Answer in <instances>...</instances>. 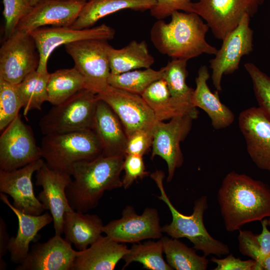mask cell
<instances>
[{
    "mask_svg": "<svg viewBox=\"0 0 270 270\" xmlns=\"http://www.w3.org/2000/svg\"><path fill=\"white\" fill-rule=\"evenodd\" d=\"M218 200L228 232L270 217V188L245 174L228 172L219 188Z\"/></svg>",
    "mask_w": 270,
    "mask_h": 270,
    "instance_id": "obj_1",
    "label": "cell"
},
{
    "mask_svg": "<svg viewBox=\"0 0 270 270\" xmlns=\"http://www.w3.org/2000/svg\"><path fill=\"white\" fill-rule=\"evenodd\" d=\"M124 158L101 155L75 163L70 172L73 180L66 189L71 208L86 213L98 206L106 191L122 187L120 176Z\"/></svg>",
    "mask_w": 270,
    "mask_h": 270,
    "instance_id": "obj_2",
    "label": "cell"
},
{
    "mask_svg": "<svg viewBox=\"0 0 270 270\" xmlns=\"http://www.w3.org/2000/svg\"><path fill=\"white\" fill-rule=\"evenodd\" d=\"M170 16L169 22L158 20L150 29V40L160 52L186 60L203 54H216L217 48L206 40L210 28L200 16L176 11Z\"/></svg>",
    "mask_w": 270,
    "mask_h": 270,
    "instance_id": "obj_3",
    "label": "cell"
},
{
    "mask_svg": "<svg viewBox=\"0 0 270 270\" xmlns=\"http://www.w3.org/2000/svg\"><path fill=\"white\" fill-rule=\"evenodd\" d=\"M150 176L160 190V194L157 196L158 198L168 206L172 216L171 222L162 227V232L174 238H188L193 244L194 249L202 251L206 256L210 254L220 256L229 254L228 246L214 238L204 226V214L208 208L206 196H202L195 200L191 215H184L175 208L165 192L163 184L164 172L156 170Z\"/></svg>",
    "mask_w": 270,
    "mask_h": 270,
    "instance_id": "obj_4",
    "label": "cell"
},
{
    "mask_svg": "<svg viewBox=\"0 0 270 270\" xmlns=\"http://www.w3.org/2000/svg\"><path fill=\"white\" fill-rule=\"evenodd\" d=\"M40 147L49 168L70 174L75 163L102 154L101 142L92 130L44 135Z\"/></svg>",
    "mask_w": 270,
    "mask_h": 270,
    "instance_id": "obj_5",
    "label": "cell"
},
{
    "mask_svg": "<svg viewBox=\"0 0 270 270\" xmlns=\"http://www.w3.org/2000/svg\"><path fill=\"white\" fill-rule=\"evenodd\" d=\"M98 100L94 90L84 88L54 105L39 122L42 132L47 135L92 130Z\"/></svg>",
    "mask_w": 270,
    "mask_h": 270,
    "instance_id": "obj_6",
    "label": "cell"
},
{
    "mask_svg": "<svg viewBox=\"0 0 270 270\" xmlns=\"http://www.w3.org/2000/svg\"><path fill=\"white\" fill-rule=\"evenodd\" d=\"M264 0H198L192 2L188 12L200 16L214 36L222 40L240 24L245 14L251 18Z\"/></svg>",
    "mask_w": 270,
    "mask_h": 270,
    "instance_id": "obj_7",
    "label": "cell"
},
{
    "mask_svg": "<svg viewBox=\"0 0 270 270\" xmlns=\"http://www.w3.org/2000/svg\"><path fill=\"white\" fill-rule=\"evenodd\" d=\"M40 60L38 49L30 34L16 30L0 48V78L18 84L37 70Z\"/></svg>",
    "mask_w": 270,
    "mask_h": 270,
    "instance_id": "obj_8",
    "label": "cell"
},
{
    "mask_svg": "<svg viewBox=\"0 0 270 270\" xmlns=\"http://www.w3.org/2000/svg\"><path fill=\"white\" fill-rule=\"evenodd\" d=\"M93 90L118 116L127 137L138 130L152 128L157 121L152 110L139 94L108 84Z\"/></svg>",
    "mask_w": 270,
    "mask_h": 270,
    "instance_id": "obj_9",
    "label": "cell"
},
{
    "mask_svg": "<svg viewBox=\"0 0 270 270\" xmlns=\"http://www.w3.org/2000/svg\"><path fill=\"white\" fill-rule=\"evenodd\" d=\"M42 158L31 128L18 114L0 137V170L12 171Z\"/></svg>",
    "mask_w": 270,
    "mask_h": 270,
    "instance_id": "obj_10",
    "label": "cell"
},
{
    "mask_svg": "<svg viewBox=\"0 0 270 270\" xmlns=\"http://www.w3.org/2000/svg\"><path fill=\"white\" fill-rule=\"evenodd\" d=\"M250 18L248 14L244 16L238 25L222 40L220 48L210 61L212 82L218 92L222 90L223 76L238 70L242 57L253 50L254 32L250 26Z\"/></svg>",
    "mask_w": 270,
    "mask_h": 270,
    "instance_id": "obj_11",
    "label": "cell"
},
{
    "mask_svg": "<svg viewBox=\"0 0 270 270\" xmlns=\"http://www.w3.org/2000/svg\"><path fill=\"white\" fill-rule=\"evenodd\" d=\"M103 40H85L64 45L74 67L84 76L87 88L94 90L108 84L110 74L108 55L110 45Z\"/></svg>",
    "mask_w": 270,
    "mask_h": 270,
    "instance_id": "obj_12",
    "label": "cell"
},
{
    "mask_svg": "<svg viewBox=\"0 0 270 270\" xmlns=\"http://www.w3.org/2000/svg\"><path fill=\"white\" fill-rule=\"evenodd\" d=\"M194 119L190 114L178 116L167 123L157 120L154 126L151 158L158 156L166 161L168 182L172 180L176 170L183 164L180 143L187 136Z\"/></svg>",
    "mask_w": 270,
    "mask_h": 270,
    "instance_id": "obj_13",
    "label": "cell"
},
{
    "mask_svg": "<svg viewBox=\"0 0 270 270\" xmlns=\"http://www.w3.org/2000/svg\"><path fill=\"white\" fill-rule=\"evenodd\" d=\"M103 232L113 240L122 243L160 239L162 236L156 208L148 207L141 214H138L134 208L129 205L123 209L120 218L104 225Z\"/></svg>",
    "mask_w": 270,
    "mask_h": 270,
    "instance_id": "obj_14",
    "label": "cell"
},
{
    "mask_svg": "<svg viewBox=\"0 0 270 270\" xmlns=\"http://www.w3.org/2000/svg\"><path fill=\"white\" fill-rule=\"evenodd\" d=\"M38 49L40 60L37 71L48 72V59L52 52L62 45L85 40H110L114 38L115 30L106 24L84 29L70 26H44L29 32Z\"/></svg>",
    "mask_w": 270,
    "mask_h": 270,
    "instance_id": "obj_15",
    "label": "cell"
},
{
    "mask_svg": "<svg viewBox=\"0 0 270 270\" xmlns=\"http://www.w3.org/2000/svg\"><path fill=\"white\" fill-rule=\"evenodd\" d=\"M36 184L42 188L37 197L52 216L55 234L61 235L63 234L64 215L72 210L66 194V188L72 181V176L52 169L44 162L36 170Z\"/></svg>",
    "mask_w": 270,
    "mask_h": 270,
    "instance_id": "obj_16",
    "label": "cell"
},
{
    "mask_svg": "<svg viewBox=\"0 0 270 270\" xmlns=\"http://www.w3.org/2000/svg\"><path fill=\"white\" fill-rule=\"evenodd\" d=\"M238 124L252 161L260 169L270 171V120L254 106L240 112Z\"/></svg>",
    "mask_w": 270,
    "mask_h": 270,
    "instance_id": "obj_17",
    "label": "cell"
},
{
    "mask_svg": "<svg viewBox=\"0 0 270 270\" xmlns=\"http://www.w3.org/2000/svg\"><path fill=\"white\" fill-rule=\"evenodd\" d=\"M44 163L40 158L21 168L12 170H0V192L10 196L12 204L20 210L38 216L46 210L36 196L32 176Z\"/></svg>",
    "mask_w": 270,
    "mask_h": 270,
    "instance_id": "obj_18",
    "label": "cell"
},
{
    "mask_svg": "<svg viewBox=\"0 0 270 270\" xmlns=\"http://www.w3.org/2000/svg\"><path fill=\"white\" fill-rule=\"evenodd\" d=\"M85 1L40 0L18 24L16 30L30 32L41 27L70 26Z\"/></svg>",
    "mask_w": 270,
    "mask_h": 270,
    "instance_id": "obj_19",
    "label": "cell"
},
{
    "mask_svg": "<svg viewBox=\"0 0 270 270\" xmlns=\"http://www.w3.org/2000/svg\"><path fill=\"white\" fill-rule=\"evenodd\" d=\"M78 250L61 235L54 234L47 242L34 244L16 270H71Z\"/></svg>",
    "mask_w": 270,
    "mask_h": 270,
    "instance_id": "obj_20",
    "label": "cell"
},
{
    "mask_svg": "<svg viewBox=\"0 0 270 270\" xmlns=\"http://www.w3.org/2000/svg\"><path fill=\"white\" fill-rule=\"evenodd\" d=\"M92 130L101 142L102 156H125L128 137L122 124L110 106L100 99Z\"/></svg>",
    "mask_w": 270,
    "mask_h": 270,
    "instance_id": "obj_21",
    "label": "cell"
},
{
    "mask_svg": "<svg viewBox=\"0 0 270 270\" xmlns=\"http://www.w3.org/2000/svg\"><path fill=\"white\" fill-rule=\"evenodd\" d=\"M0 200L13 212L18 218V228L16 236L10 238L8 252L10 260L17 264L23 262L30 251V244L38 232L53 221L50 212L38 216L24 212L16 208L8 200L5 194L0 192Z\"/></svg>",
    "mask_w": 270,
    "mask_h": 270,
    "instance_id": "obj_22",
    "label": "cell"
},
{
    "mask_svg": "<svg viewBox=\"0 0 270 270\" xmlns=\"http://www.w3.org/2000/svg\"><path fill=\"white\" fill-rule=\"evenodd\" d=\"M128 248L124 243L101 236L84 250H78L71 270H112Z\"/></svg>",
    "mask_w": 270,
    "mask_h": 270,
    "instance_id": "obj_23",
    "label": "cell"
},
{
    "mask_svg": "<svg viewBox=\"0 0 270 270\" xmlns=\"http://www.w3.org/2000/svg\"><path fill=\"white\" fill-rule=\"evenodd\" d=\"M210 76L207 67L201 66L196 78V88L192 94L191 103L194 107L201 108L208 114L214 129L225 128L233 123L234 115L220 102L218 92H211L207 84Z\"/></svg>",
    "mask_w": 270,
    "mask_h": 270,
    "instance_id": "obj_24",
    "label": "cell"
},
{
    "mask_svg": "<svg viewBox=\"0 0 270 270\" xmlns=\"http://www.w3.org/2000/svg\"><path fill=\"white\" fill-rule=\"evenodd\" d=\"M104 224L100 216L72 210L65 213L63 223L64 239L78 250H84L103 232Z\"/></svg>",
    "mask_w": 270,
    "mask_h": 270,
    "instance_id": "obj_25",
    "label": "cell"
},
{
    "mask_svg": "<svg viewBox=\"0 0 270 270\" xmlns=\"http://www.w3.org/2000/svg\"><path fill=\"white\" fill-rule=\"evenodd\" d=\"M156 4V0H90L86 2L70 27L75 29L90 28L102 18L116 12L128 9L150 10Z\"/></svg>",
    "mask_w": 270,
    "mask_h": 270,
    "instance_id": "obj_26",
    "label": "cell"
},
{
    "mask_svg": "<svg viewBox=\"0 0 270 270\" xmlns=\"http://www.w3.org/2000/svg\"><path fill=\"white\" fill-rule=\"evenodd\" d=\"M108 55L110 74H116L140 68H148L154 62L146 42L134 40L119 49L111 46Z\"/></svg>",
    "mask_w": 270,
    "mask_h": 270,
    "instance_id": "obj_27",
    "label": "cell"
},
{
    "mask_svg": "<svg viewBox=\"0 0 270 270\" xmlns=\"http://www.w3.org/2000/svg\"><path fill=\"white\" fill-rule=\"evenodd\" d=\"M188 60L172 58L164 66V78L174 103L186 113L197 118L198 112L191 103L194 89L189 87L186 80L188 76Z\"/></svg>",
    "mask_w": 270,
    "mask_h": 270,
    "instance_id": "obj_28",
    "label": "cell"
},
{
    "mask_svg": "<svg viewBox=\"0 0 270 270\" xmlns=\"http://www.w3.org/2000/svg\"><path fill=\"white\" fill-rule=\"evenodd\" d=\"M87 86L86 78L74 66L58 70L50 74L48 102L53 106L58 104Z\"/></svg>",
    "mask_w": 270,
    "mask_h": 270,
    "instance_id": "obj_29",
    "label": "cell"
},
{
    "mask_svg": "<svg viewBox=\"0 0 270 270\" xmlns=\"http://www.w3.org/2000/svg\"><path fill=\"white\" fill-rule=\"evenodd\" d=\"M164 253L166 262L174 270H206L208 260L206 256H200L195 250L178 238L162 236Z\"/></svg>",
    "mask_w": 270,
    "mask_h": 270,
    "instance_id": "obj_30",
    "label": "cell"
},
{
    "mask_svg": "<svg viewBox=\"0 0 270 270\" xmlns=\"http://www.w3.org/2000/svg\"><path fill=\"white\" fill-rule=\"evenodd\" d=\"M50 74L48 72H40L36 70L16 84L24 116L32 110H40L42 104L48 102L47 86Z\"/></svg>",
    "mask_w": 270,
    "mask_h": 270,
    "instance_id": "obj_31",
    "label": "cell"
},
{
    "mask_svg": "<svg viewBox=\"0 0 270 270\" xmlns=\"http://www.w3.org/2000/svg\"><path fill=\"white\" fill-rule=\"evenodd\" d=\"M141 96L153 111L157 120L164 121L178 116L190 114L172 101L164 78L150 84Z\"/></svg>",
    "mask_w": 270,
    "mask_h": 270,
    "instance_id": "obj_32",
    "label": "cell"
},
{
    "mask_svg": "<svg viewBox=\"0 0 270 270\" xmlns=\"http://www.w3.org/2000/svg\"><path fill=\"white\" fill-rule=\"evenodd\" d=\"M163 244L161 238L156 241L148 240L144 243H134L123 257L124 268L132 262L141 264L144 268L149 270H172L162 256Z\"/></svg>",
    "mask_w": 270,
    "mask_h": 270,
    "instance_id": "obj_33",
    "label": "cell"
},
{
    "mask_svg": "<svg viewBox=\"0 0 270 270\" xmlns=\"http://www.w3.org/2000/svg\"><path fill=\"white\" fill-rule=\"evenodd\" d=\"M164 66L159 70L150 68L134 70L119 74H110L108 84L124 90L141 94L152 82L164 78Z\"/></svg>",
    "mask_w": 270,
    "mask_h": 270,
    "instance_id": "obj_34",
    "label": "cell"
},
{
    "mask_svg": "<svg viewBox=\"0 0 270 270\" xmlns=\"http://www.w3.org/2000/svg\"><path fill=\"white\" fill-rule=\"evenodd\" d=\"M22 104L16 84L0 78V130H4L18 115Z\"/></svg>",
    "mask_w": 270,
    "mask_h": 270,
    "instance_id": "obj_35",
    "label": "cell"
},
{
    "mask_svg": "<svg viewBox=\"0 0 270 270\" xmlns=\"http://www.w3.org/2000/svg\"><path fill=\"white\" fill-rule=\"evenodd\" d=\"M244 66L252 80L258 107L270 120V76L252 62Z\"/></svg>",
    "mask_w": 270,
    "mask_h": 270,
    "instance_id": "obj_36",
    "label": "cell"
},
{
    "mask_svg": "<svg viewBox=\"0 0 270 270\" xmlns=\"http://www.w3.org/2000/svg\"><path fill=\"white\" fill-rule=\"evenodd\" d=\"M4 18V38L10 36L16 30L20 20L32 10L29 0H2Z\"/></svg>",
    "mask_w": 270,
    "mask_h": 270,
    "instance_id": "obj_37",
    "label": "cell"
},
{
    "mask_svg": "<svg viewBox=\"0 0 270 270\" xmlns=\"http://www.w3.org/2000/svg\"><path fill=\"white\" fill-rule=\"evenodd\" d=\"M123 170L124 174L122 180V187L125 190L128 188L135 180H142L149 174L146 170L143 156L136 154L125 156Z\"/></svg>",
    "mask_w": 270,
    "mask_h": 270,
    "instance_id": "obj_38",
    "label": "cell"
},
{
    "mask_svg": "<svg viewBox=\"0 0 270 270\" xmlns=\"http://www.w3.org/2000/svg\"><path fill=\"white\" fill-rule=\"evenodd\" d=\"M154 128V127H153ZM153 128L138 130L128 137L125 150L126 154L143 156L152 146Z\"/></svg>",
    "mask_w": 270,
    "mask_h": 270,
    "instance_id": "obj_39",
    "label": "cell"
},
{
    "mask_svg": "<svg viewBox=\"0 0 270 270\" xmlns=\"http://www.w3.org/2000/svg\"><path fill=\"white\" fill-rule=\"evenodd\" d=\"M192 0H156L155 6L150 10L151 15L158 20L170 16L176 11L188 12Z\"/></svg>",
    "mask_w": 270,
    "mask_h": 270,
    "instance_id": "obj_40",
    "label": "cell"
},
{
    "mask_svg": "<svg viewBox=\"0 0 270 270\" xmlns=\"http://www.w3.org/2000/svg\"><path fill=\"white\" fill-rule=\"evenodd\" d=\"M238 242V249L242 254L255 260L257 264L261 262L264 256L256 234L250 230H240Z\"/></svg>",
    "mask_w": 270,
    "mask_h": 270,
    "instance_id": "obj_41",
    "label": "cell"
},
{
    "mask_svg": "<svg viewBox=\"0 0 270 270\" xmlns=\"http://www.w3.org/2000/svg\"><path fill=\"white\" fill-rule=\"evenodd\" d=\"M210 261L216 264L214 270H256V262L252 259L243 260L233 254L228 255L224 258L212 257Z\"/></svg>",
    "mask_w": 270,
    "mask_h": 270,
    "instance_id": "obj_42",
    "label": "cell"
},
{
    "mask_svg": "<svg viewBox=\"0 0 270 270\" xmlns=\"http://www.w3.org/2000/svg\"><path fill=\"white\" fill-rule=\"evenodd\" d=\"M261 224L262 232L260 234L256 235L261 252L264 257L270 252V230L268 229V219L264 218L262 220Z\"/></svg>",
    "mask_w": 270,
    "mask_h": 270,
    "instance_id": "obj_43",
    "label": "cell"
},
{
    "mask_svg": "<svg viewBox=\"0 0 270 270\" xmlns=\"http://www.w3.org/2000/svg\"><path fill=\"white\" fill-rule=\"evenodd\" d=\"M10 238L8 233L6 224L3 218H0V259H2L7 252H8V246Z\"/></svg>",
    "mask_w": 270,
    "mask_h": 270,
    "instance_id": "obj_44",
    "label": "cell"
},
{
    "mask_svg": "<svg viewBox=\"0 0 270 270\" xmlns=\"http://www.w3.org/2000/svg\"><path fill=\"white\" fill-rule=\"evenodd\" d=\"M270 270V252L266 255L258 264L257 270Z\"/></svg>",
    "mask_w": 270,
    "mask_h": 270,
    "instance_id": "obj_45",
    "label": "cell"
},
{
    "mask_svg": "<svg viewBox=\"0 0 270 270\" xmlns=\"http://www.w3.org/2000/svg\"><path fill=\"white\" fill-rule=\"evenodd\" d=\"M6 264L4 260L2 258L0 259V270H6Z\"/></svg>",
    "mask_w": 270,
    "mask_h": 270,
    "instance_id": "obj_46",
    "label": "cell"
},
{
    "mask_svg": "<svg viewBox=\"0 0 270 270\" xmlns=\"http://www.w3.org/2000/svg\"><path fill=\"white\" fill-rule=\"evenodd\" d=\"M40 0H29L30 3L32 6L36 5Z\"/></svg>",
    "mask_w": 270,
    "mask_h": 270,
    "instance_id": "obj_47",
    "label": "cell"
},
{
    "mask_svg": "<svg viewBox=\"0 0 270 270\" xmlns=\"http://www.w3.org/2000/svg\"><path fill=\"white\" fill-rule=\"evenodd\" d=\"M268 226H270V217L268 218Z\"/></svg>",
    "mask_w": 270,
    "mask_h": 270,
    "instance_id": "obj_48",
    "label": "cell"
},
{
    "mask_svg": "<svg viewBox=\"0 0 270 270\" xmlns=\"http://www.w3.org/2000/svg\"><path fill=\"white\" fill-rule=\"evenodd\" d=\"M72 0L85 1V2H86V0Z\"/></svg>",
    "mask_w": 270,
    "mask_h": 270,
    "instance_id": "obj_49",
    "label": "cell"
}]
</instances>
